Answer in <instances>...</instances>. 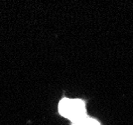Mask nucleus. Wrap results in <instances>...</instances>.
Segmentation results:
<instances>
[{
  "instance_id": "1",
  "label": "nucleus",
  "mask_w": 133,
  "mask_h": 125,
  "mask_svg": "<svg viewBox=\"0 0 133 125\" xmlns=\"http://www.w3.org/2000/svg\"><path fill=\"white\" fill-rule=\"evenodd\" d=\"M59 112L72 123L88 116L85 103L78 98H63L59 103Z\"/></svg>"
},
{
  "instance_id": "2",
  "label": "nucleus",
  "mask_w": 133,
  "mask_h": 125,
  "mask_svg": "<svg viewBox=\"0 0 133 125\" xmlns=\"http://www.w3.org/2000/svg\"><path fill=\"white\" fill-rule=\"evenodd\" d=\"M72 125H100V124L97 120L85 116V117H83L82 119H79L78 121L74 122Z\"/></svg>"
}]
</instances>
